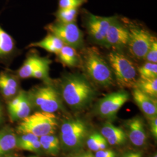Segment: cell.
<instances>
[{"mask_svg":"<svg viewBox=\"0 0 157 157\" xmlns=\"http://www.w3.org/2000/svg\"><path fill=\"white\" fill-rule=\"evenodd\" d=\"M61 89L63 100L75 109L87 107L95 94L94 89L88 80L77 74L65 76L62 81Z\"/></svg>","mask_w":157,"mask_h":157,"instance_id":"6da1fadb","label":"cell"},{"mask_svg":"<svg viewBox=\"0 0 157 157\" xmlns=\"http://www.w3.org/2000/svg\"><path fill=\"white\" fill-rule=\"evenodd\" d=\"M83 66L87 75L96 84L102 87L112 85L113 79L111 68L97 48L91 47L85 50Z\"/></svg>","mask_w":157,"mask_h":157,"instance_id":"7a4b0ae2","label":"cell"},{"mask_svg":"<svg viewBox=\"0 0 157 157\" xmlns=\"http://www.w3.org/2000/svg\"><path fill=\"white\" fill-rule=\"evenodd\" d=\"M108 58L118 85L123 88H134L137 73L133 62L118 51L111 52Z\"/></svg>","mask_w":157,"mask_h":157,"instance_id":"3957f363","label":"cell"},{"mask_svg":"<svg viewBox=\"0 0 157 157\" xmlns=\"http://www.w3.org/2000/svg\"><path fill=\"white\" fill-rule=\"evenodd\" d=\"M57 126L58 121L54 113L41 111L23 119L17 130L23 134L31 133L39 138L45 135H52Z\"/></svg>","mask_w":157,"mask_h":157,"instance_id":"277c9868","label":"cell"},{"mask_svg":"<svg viewBox=\"0 0 157 157\" xmlns=\"http://www.w3.org/2000/svg\"><path fill=\"white\" fill-rule=\"evenodd\" d=\"M87 124L79 119H71L62 124L60 130L62 147L67 151H75L84 144L88 135Z\"/></svg>","mask_w":157,"mask_h":157,"instance_id":"5b68a950","label":"cell"},{"mask_svg":"<svg viewBox=\"0 0 157 157\" xmlns=\"http://www.w3.org/2000/svg\"><path fill=\"white\" fill-rule=\"evenodd\" d=\"M49 33L52 34L62 41L64 45L75 49L84 47V35L76 22L63 23L58 21L51 23L45 27Z\"/></svg>","mask_w":157,"mask_h":157,"instance_id":"8992f818","label":"cell"},{"mask_svg":"<svg viewBox=\"0 0 157 157\" xmlns=\"http://www.w3.org/2000/svg\"><path fill=\"white\" fill-rule=\"evenodd\" d=\"M128 47L130 54L138 59H144L156 38L144 28L130 26Z\"/></svg>","mask_w":157,"mask_h":157,"instance_id":"52a82bcc","label":"cell"},{"mask_svg":"<svg viewBox=\"0 0 157 157\" xmlns=\"http://www.w3.org/2000/svg\"><path fill=\"white\" fill-rule=\"evenodd\" d=\"M29 97L32 105L33 104L42 112L54 113L61 108V98L52 87H39Z\"/></svg>","mask_w":157,"mask_h":157,"instance_id":"ba28073f","label":"cell"},{"mask_svg":"<svg viewBox=\"0 0 157 157\" xmlns=\"http://www.w3.org/2000/svg\"><path fill=\"white\" fill-rule=\"evenodd\" d=\"M115 17H102L87 13L85 26L90 39L95 43L106 47L107 32Z\"/></svg>","mask_w":157,"mask_h":157,"instance_id":"9c48e42d","label":"cell"},{"mask_svg":"<svg viewBox=\"0 0 157 157\" xmlns=\"http://www.w3.org/2000/svg\"><path fill=\"white\" fill-rule=\"evenodd\" d=\"M128 93L124 91L112 93L101 99L98 102L97 111L104 119H113L119 110L128 101Z\"/></svg>","mask_w":157,"mask_h":157,"instance_id":"30bf717a","label":"cell"},{"mask_svg":"<svg viewBox=\"0 0 157 157\" xmlns=\"http://www.w3.org/2000/svg\"><path fill=\"white\" fill-rule=\"evenodd\" d=\"M129 40V29L119 21L117 17H115L107 32L106 47L120 50L128 47Z\"/></svg>","mask_w":157,"mask_h":157,"instance_id":"8fae6325","label":"cell"},{"mask_svg":"<svg viewBox=\"0 0 157 157\" xmlns=\"http://www.w3.org/2000/svg\"><path fill=\"white\" fill-rule=\"evenodd\" d=\"M126 136L133 145L143 147L146 144L147 135L144 124L141 118L138 117L132 118L126 121Z\"/></svg>","mask_w":157,"mask_h":157,"instance_id":"7c38bea8","label":"cell"},{"mask_svg":"<svg viewBox=\"0 0 157 157\" xmlns=\"http://www.w3.org/2000/svg\"><path fill=\"white\" fill-rule=\"evenodd\" d=\"M132 95L136 105L149 119L157 117V99L141 91L136 87L133 88Z\"/></svg>","mask_w":157,"mask_h":157,"instance_id":"4fadbf2b","label":"cell"},{"mask_svg":"<svg viewBox=\"0 0 157 157\" xmlns=\"http://www.w3.org/2000/svg\"><path fill=\"white\" fill-rule=\"evenodd\" d=\"M101 135L107 143L112 146L122 144L126 140V134L124 130L109 122L105 124L102 128Z\"/></svg>","mask_w":157,"mask_h":157,"instance_id":"5bb4252c","label":"cell"},{"mask_svg":"<svg viewBox=\"0 0 157 157\" xmlns=\"http://www.w3.org/2000/svg\"><path fill=\"white\" fill-rule=\"evenodd\" d=\"M63 45L64 44L61 40L54 34L48 33L43 39L31 43L29 47H40L57 55Z\"/></svg>","mask_w":157,"mask_h":157,"instance_id":"9a60e30c","label":"cell"},{"mask_svg":"<svg viewBox=\"0 0 157 157\" xmlns=\"http://www.w3.org/2000/svg\"><path fill=\"white\" fill-rule=\"evenodd\" d=\"M17 136L10 128L0 131V157L11 151L17 146Z\"/></svg>","mask_w":157,"mask_h":157,"instance_id":"2e32d148","label":"cell"},{"mask_svg":"<svg viewBox=\"0 0 157 157\" xmlns=\"http://www.w3.org/2000/svg\"><path fill=\"white\" fill-rule=\"evenodd\" d=\"M16 49L15 41L0 25V59L11 56Z\"/></svg>","mask_w":157,"mask_h":157,"instance_id":"e0dca14e","label":"cell"},{"mask_svg":"<svg viewBox=\"0 0 157 157\" xmlns=\"http://www.w3.org/2000/svg\"><path fill=\"white\" fill-rule=\"evenodd\" d=\"M43 59V58L37 54L29 55L18 70V76L22 78H31L34 71L39 66Z\"/></svg>","mask_w":157,"mask_h":157,"instance_id":"ac0fdd59","label":"cell"},{"mask_svg":"<svg viewBox=\"0 0 157 157\" xmlns=\"http://www.w3.org/2000/svg\"><path fill=\"white\" fill-rule=\"evenodd\" d=\"M17 83L16 79L10 74H0V90L6 98H11L17 94Z\"/></svg>","mask_w":157,"mask_h":157,"instance_id":"d6986e66","label":"cell"},{"mask_svg":"<svg viewBox=\"0 0 157 157\" xmlns=\"http://www.w3.org/2000/svg\"><path fill=\"white\" fill-rule=\"evenodd\" d=\"M60 62L69 67L77 66L79 63V57L76 49L64 45L57 54Z\"/></svg>","mask_w":157,"mask_h":157,"instance_id":"ffe728a7","label":"cell"},{"mask_svg":"<svg viewBox=\"0 0 157 157\" xmlns=\"http://www.w3.org/2000/svg\"><path fill=\"white\" fill-rule=\"evenodd\" d=\"M135 87L143 93L156 99L157 96V78H140L137 80Z\"/></svg>","mask_w":157,"mask_h":157,"instance_id":"44dd1931","label":"cell"},{"mask_svg":"<svg viewBox=\"0 0 157 157\" xmlns=\"http://www.w3.org/2000/svg\"><path fill=\"white\" fill-rule=\"evenodd\" d=\"M41 148L48 154L56 155L60 150V141L58 138L52 135H45L39 137Z\"/></svg>","mask_w":157,"mask_h":157,"instance_id":"7402d4cb","label":"cell"},{"mask_svg":"<svg viewBox=\"0 0 157 157\" xmlns=\"http://www.w3.org/2000/svg\"><path fill=\"white\" fill-rule=\"evenodd\" d=\"M31 108L32 104L29 97L25 93L22 101H21L17 108L13 112L10 113L11 118L12 120L23 119L26 118L30 115Z\"/></svg>","mask_w":157,"mask_h":157,"instance_id":"603a6c76","label":"cell"},{"mask_svg":"<svg viewBox=\"0 0 157 157\" xmlns=\"http://www.w3.org/2000/svg\"><path fill=\"white\" fill-rule=\"evenodd\" d=\"M78 15V9H58L54 13L56 21L63 23L76 22Z\"/></svg>","mask_w":157,"mask_h":157,"instance_id":"cb8c5ba5","label":"cell"},{"mask_svg":"<svg viewBox=\"0 0 157 157\" xmlns=\"http://www.w3.org/2000/svg\"><path fill=\"white\" fill-rule=\"evenodd\" d=\"M141 78H154L157 77V64L151 62H146L138 69Z\"/></svg>","mask_w":157,"mask_h":157,"instance_id":"d4e9b609","label":"cell"},{"mask_svg":"<svg viewBox=\"0 0 157 157\" xmlns=\"http://www.w3.org/2000/svg\"><path fill=\"white\" fill-rule=\"evenodd\" d=\"M51 63V61L50 59L43 58V59L40 65L34 71L32 77L39 79L48 78Z\"/></svg>","mask_w":157,"mask_h":157,"instance_id":"484cf974","label":"cell"},{"mask_svg":"<svg viewBox=\"0 0 157 157\" xmlns=\"http://www.w3.org/2000/svg\"><path fill=\"white\" fill-rule=\"evenodd\" d=\"M87 2V0H58L59 9H78Z\"/></svg>","mask_w":157,"mask_h":157,"instance_id":"4316f807","label":"cell"},{"mask_svg":"<svg viewBox=\"0 0 157 157\" xmlns=\"http://www.w3.org/2000/svg\"><path fill=\"white\" fill-rule=\"evenodd\" d=\"M101 135L98 133H94L87 139L86 144L88 148L91 151H99V142Z\"/></svg>","mask_w":157,"mask_h":157,"instance_id":"83f0119b","label":"cell"},{"mask_svg":"<svg viewBox=\"0 0 157 157\" xmlns=\"http://www.w3.org/2000/svg\"><path fill=\"white\" fill-rule=\"evenodd\" d=\"M144 59L147 62L157 63V41L155 39L152 43L151 47L148 51Z\"/></svg>","mask_w":157,"mask_h":157,"instance_id":"f1b7e54d","label":"cell"},{"mask_svg":"<svg viewBox=\"0 0 157 157\" xmlns=\"http://www.w3.org/2000/svg\"><path fill=\"white\" fill-rule=\"evenodd\" d=\"M39 138L31 133L23 134L17 140V146L21 148L23 146L26 145L34 141L39 140Z\"/></svg>","mask_w":157,"mask_h":157,"instance_id":"f546056e","label":"cell"},{"mask_svg":"<svg viewBox=\"0 0 157 157\" xmlns=\"http://www.w3.org/2000/svg\"><path fill=\"white\" fill-rule=\"evenodd\" d=\"M24 93H25V92H23V91L21 92L18 95H17L16 97H15L9 103V104H8V111H9L10 113L13 112L17 108V107L18 106V105L19 104V103L22 100Z\"/></svg>","mask_w":157,"mask_h":157,"instance_id":"4dcf8cb0","label":"cell"},{"mask_svg":"<svg viewBox=\"0 0 157 157\" xmlns=\"http://www.w3.org/2000/svg\"><path fill=\"white\" fill-rule=\"evenodd\" d=\"M41 148V146L39 139L37 140L33 141L30 143H29L26 145H25L21 148V149L24 150L32 152L39 151Z\"/></svg>","mask_w":157,"mask_h":157,"instance_id":"1f68e13d","label":"cell"},{"mask_svg":"<svg viewBox=\"0 0 157 157\" xmlns=\"http://www.w3.org/2000/svg\"><path fill=\"white\" fill-rule=\"evenodd\" d=\"M95 157H116L115 152L110 150H103L96 151Z\"/></svg>","mask_w":157,"mask_h":157,"instance_id":"d6a6232c","label":"cell"},{"mask_svg":"<svg viewBox=\"0 0 157 157\" xmlns=\"http://www.w3.org/2000/svg\"><path fill=\"white\" fill-rule=\"evenodd\" d=\"M150 126H151V132L153 136L157 139V117H154L150 119Z\"/></svg>","mask_w":157,"mask_h":157,"instance_id":"836d02e7","label":"cell"},{"mask_svg":"<svg viewBox=\"0 0 157 157\" xmlns=\"http://www.w3.org/2000/svg\"><path fill=\"white\" fill-rule=\"evenodd\" d=\"M108 143L105 138L101 135V138L99 142V150H103L107 149Z\"/></svg>","mask_w":157,"mask_h":157,"instance_id":"e575fe53","label":"cell"},{"mask_svg":"<svg viewBox=\"0 0 157 157\" xmlns=\"http://www.w3.org/2000/svg\"><path fill=\"white\" fill-rule=\"evenodd\" d=\"M73 157H95V156L91 152L86 151L78 153L73 155Z\"/></svg>","mask_w":157,"mask_h":157,"instance_id":"d590c367","label":"cell"},{"mask_svg":"<svg viewBox=\"0 0 157 157\" xmlns=\"http://www.w3.org/2000/svg\"><path fill=\"white\" fill-rule=\"evenodd\" d=\"M122 157H142L140 152H130L124 154Z\"/></svg>","mask_w":157,"mask_h":157,"instance_id":"8d00e7d4","label":"cell"},{"mask_svg":"<svg viewBox=\"0 0 157 157\" xmlns=\"http://www.w3.org/2000/svg\"><path fill=\"white\" fill-rule=\"evenodd\" d=\"M2 107L0 104V123L2 121Z\"/></svg>","mask_w":157,"mask_h":157,"instance_id":"74e56055","label":"cell"},{"mask_svg":"<svg viewBox=\"0 0 157 157\" xmlns=\"http://www.w3.org/2000/svg\"><path fill=\"white\" fill-rule=\"evenodd\" d=\"M153 157H157V154H155V155L153 156Z\"/></svg>","mask_w":157,"mask_h":157,"instance_id":"f35d334b","label":"cell"},{"mask_svg":"<svg viewBox=\"0 0 157 157\" xmlns=\"http://www.w3.org/2000/svg\"><path fill=\"white\" fill-rule=\"evenodd\" d=\"M12 157V156H7V157Z\"/></svg>","mask_w":157,"mask_h":157,"instance_id":"ab89813d","label":"cell"}]
</instances>
